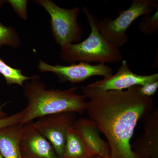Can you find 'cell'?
Wrapping results in <instances>:
<instances>
[{"label": "cell", "instance_id": "6da1fadb", "mask_svg": "<svg viewBox=\"0 0 158 158\" xmlns=\"http://www.w3.org/2000/svg\"><path fill=\"white\" fill-rule=\"evenodd\" d=\"M81 91L88 119L107 140L110 158H139L131 141L138 122L154 110L152 98L141 95L139 86L104 91L87 85Z\"/></svg>", "mask_w": 158, "mask_h": 158}, {"label": "cell", "instance_id": "7a4b0ae2", "mask_svg": "<svg viewBox=\"0 0 158 158\" xmlns=\"http://www.w3.org/2000/svg\"><path fill=\"white\" fill-rule=\"evenodd\" d=\"M29 81L23 87L27 105L24 109V115L20 124L23 125L36 118L56 113H85L87 101L83 94L77 93L78 87L63 90L47 89L37 75L31 77Z\"/></svg>", "mask_w": 158, "mask_h": 158}, {"label": "cell", "instance_id": "3957f363", "mask_svg": "<svg viewBox=\"0 0 158 158\" xmlns=\"http://www.w3.org/2000/svg\"><path fill=\"white\" fill-rule=\"evenodd\" d=\"M82 11L87 16L91 30L90 34L82 42L72 44L61 49V59L70 65L77 61L90 64L121 62L123 56L121 51L101 34L97 18L90 13L87 6H84Z\"/></svg>", "mask_w": 158, "mask_h": 158}, {"label": "cell", "instance_id": "277c9868", "mask_svg": "<svg viewBox=\"0 0 158 158\" xmlns=\"http://www.w3.org/2000/svg\"><path fill=\"white\" fill-rule=\"evenodd\" d=\"M158 8L157 0H132L129 8L121 10L116 18L106 17L99 21V31L109 42L119 48L127 43L129 38L127 31L132 23Z\"/></svg>", "mask_w": 158, "mask_h": 158}, {"label": "cell", "instance_id": "5b68a950", "mask_svg": "<svg viewBox=\"0 0 158 158\" xmlns=\"http://www.w3.org/2000/svg\"><path fill=\"white\" fill-rule=\"evenodd\" d=\"M35 2L43 6L49 14L54 39L61 49L81 40L84 29L77 22L78 16L81 12L80 8L76 7L71 9H63L50 0Z\"/></svg>", "mask_w": 158, "mask_h": 158}, {"label": "cell", "instance_id": "8992f818", "mask_svg": "<svg viewBox=\"0 0 158 158\" xmlns=\"http://www.w3.org/2000/svg\"><path fill=\"white\" fill-rule=\"evenodd\" d=\"M77 113L64 112L38 118L35 128L53 146L59 158H62L69 131L77 120Z\"/></svg>", "mask_w": 158, "mask_h": 158}, {"label": "cell", "instance_id": "52a82bcc", "mask_svg": "<svg viewBox=\"0 0 158 158\" xmlns=\"http://www.w3.org/2000/svg\"><path fill=\"white\" fill-rule=\"evenodd\" d=\"M38 69L40 71L52 73L59 79V82L69 81L72 84L81 83L94 76L108 77L113 75V69L106 64L94 65L86 62L62 65H49L40 60Z\"/></svg>", "mask_w": 158, "mask_h": 158}, {"label": "cell", "instance_id": "ba28073f", "mask_svg": "<svg viewBox=\"0 0 158 158\" xmlns=\"http://www.w3.org/2000/svg\"><path fill=\"white\" fill-rule=\"evenodd\" d=\"M158 81V73L141 75L131 70L127 61L123 60L117 72L108 77L104 78L88 85L91 88L104 91L122 90L135 86H142Z\"/></svg>", "mask_w": 158, "mask_h": 158}, {"label": "cell", "instance_id": "9c48e42d", "mask_svg": "<svg viewBox=\"0 0 158 158\" xmlns=\"http://www.w3.org/2000/svg\"><path fill=\"white\" fill-rule=\"evenodd\" d=\"M20 147L23 158H59L50 142L35 128L33 121L23 125Z\"/></svg>", "mask_w": 158, "mask_h": 158}, {"label": "cell", "instance_id": "30bf717a", "mask_svg": "<svg viewBox=\"0 0 158 158\" xmlns=\"http://www.w3.org/2000/svg\"><path fill=\"white\" fill-rule=\"evenodd\" d=\"M73 128L90 157L98 156L110 158V148L107 142L101 138L98 130L88 118L77 119Z\"/></svg>", "mask_w": 158, "mask_h": 158}, {"label": "cell", "instance_id": "8fae6325", "mask_svg": "<svg viewBox=\"0 0 158 158\" xmlns=\"http://www.w3.org/2000/svg\"><path fill=\"white\" fill-rule=\"evenodd\" d=\"M144 133L136 139L131 147L139 158H158V110L144 119Z\"/></svg>", "mask_w": 158, "mask_h": 158}, {"label": "cell", "instance_id": "7c38bea8", "mask_svg": "<svg viewBox=\"0 0 158 158\" xmlns=\"http://www.w3.org/2000/svg\"><path fill=\"white\" fill-rule=\"evenodd\" d=\"M23 125L19 123L0 129V154L4 158H23L20 143Z\"/></svg>", "mask_w": 158, "mask_h": 158}, {"label": "cell", "instance_id": "4fadbf2b", "mask_svg": "<svg viewBox=\"0 0 158 158\" xmlns=\"http://www.w3.org/2000/svg\"><path fill=\"white\" fill-rule=\"evenodd\" d=\"M73 128L69 131L62 158H91Z\"/></svg>", "mask_w": 158, "mask_h": 158}, {"label": "cell", "instance_id": "5bb4252c", "mask_svg": "<svg viewBox=\"0 0 158 158\" xmlns=\"http://www.w3.org/2000/svg\"><path fill=\"white\" fill-rule=\"evenodd\" d=\"M21 70V69L12 68L7 65L0 58V74L5 78L7 85L16 84L23 87L24 82L31 80V77H27L24 75L22 73Z\"/></svg>", "mask_w": 158, "mask_h": 158}, {"label": "cell", "instance_id": "9a60e30c", "mask_svg": "<svg viewBox=\"0 0 158 158\" xmlns=\"http://www.w3.org/2000/svg\"><path fill=\"white\" fill-rule=\"evenodd\" d=\"M138 28L144 36H150L158 32V8L152 15H143L138 24Z\"/></svg>", "mask_w": 158, "mask_h": 158}, {"label": "cell", "instance_id": "2e32d148", "mask_svg": "<svg viewBox=\"0 0 158 158\" xmlns=\"http://www.w3.org/2000/svg\"><path fill=\"white\" fill-rule=\"evenodd\" d=\"M20 43V38L15 30L0 22V46L7 45L16 48Z\"/></svg>", "mask_w": 158, "mask_h": 158}, {"label": "cell", "instance_id": "e0dca14e", "mask_svg": "<svg viewBox=\"0 0 158 158\" xmlns=\"http://www.w3.org/2000/svg\"><path fill=\"white\" fill-rule=\"evenodd\" d=\"M8 3L11 4L13 10L19 17L23 19H27V0H8Z\"/></svg>", "mask_w": 158, "mask_h": 158}, {"label": "cell", "instance_id": "ac0fdd59", "mask_svg": "<svg viewBox=\"0 0 158 158\" xmlns=\"http://www.w3.org/2000/svg\"><path fill=\"white\" fill-rule=\"evenodd\" d=\"M24 114V110H23L13 115L7 116L5 118H0V129L11 125L19 123L23 117Z\"/></svg>", "mask_w": 158, "mask_h": 158}, {"label": "cell", "instance_id": "d6986e66", "mask_svg": "<svg viewBox=\"0 0 158 158\" xmlns=\"http://www.w3.org/2000/svg\"><path fill=\"white\" fill-rule=\"evenodd\" d=\"M158 81L139 86V91L143 96L152 97L157 91Z\"/></svg>", "mask_w": 158, "mask_h": 158}, {"label": "cell", "instance_id": "ffe728a7", "mask_svg": "<svg viewBox=\"0 0 158 158\" xmlns=\"http://www.w3.org/2000/svg\"><path fill=\"white\" fill-rule=\"evenodd\" d=\"M6 103L3 104L0 106V118H5V117L8 116V114L4 112L3 109L4 107L6 106Z\"/></svg>", "mask_w": 158, "mask_h": 158}, {"label": "cell", "instance_id": "44dd1931", "mask_svg": "<svg viewBox=\"0 0 158 158\" xmlns=\"http://www.w3.org/2000/svg\"><path fill=\"white\" fill-rule=\"evenodd\" d=\"M6 3H8V1H6V0H0V9L3 4Z\"/></svg>", "mask_w": 158, "mask_h": 158}, {"label": "cell", "instance_id": "7402d4cb", "mask_svg": "<svg viewBox=\"0 0 158 158\" xmlns=\"http://www.w3.org/2000/svg\"><path fill=\"white\" fill-rule=\"evenodd\" d=\"M91 158H103L102 157H100V156H96L92 157Z\"/></svg>", "mask_w": 158, "mask_h": 158}, {"label": "cell", "instance_id": "603a6c76", "mask_svg": "<svg viewBox=\"0 0 158 158\" xmlns=\"http://www.w3.org/2000/svg\"><path fill=\"white\" fill-rule=\"evenodd\" d=\"M0 158H4L1 155V154H0Z\"/></svg>", "mask_w": 158, "mask_h": 158}]
</instances>
